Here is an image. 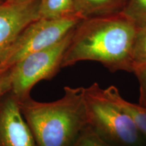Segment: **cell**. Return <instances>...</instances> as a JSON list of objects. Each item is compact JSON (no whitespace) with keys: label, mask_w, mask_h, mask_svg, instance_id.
I'll list each match as a JSON object with an SVG mask.
<instances>
[{"label":"cell","mask_w":146,"mask_h":146,"mask_svg":"<svg viewBox=\"0 0 146 146\" xmlns=\"http://www.w3.org/2000/svg\"><path fill=\"white\" fill-rule=\"evenodd\" d=\"M137 29L120 12L84 18L73 31L62 68L90 60L112 71L133 72Z\"/></svg>","instance_id":"obj_1"},{"label":"cell","mask_w":146,"mask_h":146,"mask_svg":"<svg viewBox=\"0 0 146 146\" xmlns=\"http://www.w3.org/2000/svg\"><path fill=\"white\" fill-rule=\"evenodd\" d=\"M60 99L39 102L31 97L19 102L38 146H72L88 125L84 87H65Z\"/></svg>","instance_id":"obj_2"},{"label":"cell","mask_w":146,"mask_h":146,"mask_svg":"<svg viewBox=\"0 0 146 146\" xmlns=\"http://www.w3.org/2000/svg\"><path fill=\"white\" fill-rule=\"evenodd\" d=\"M88 125L108 142L137 146L141 134L131 116L106 98L98 83L84 88Z\"/></svg>","instance_id":"obj_3"},{"label":"cell","mask_w":146,"mask_h":146,"mask_svg":"<svg viewBox=\"0 0 146 146\" xmlns=\"http://www.w3.org/2000/svg\"><path fill=\"white\" fill-rule=\"evenodd\" d=\"M74 29L58 43L25 56L11 67L10 94L18 102L29 98L36 83L51 79L62 68Z\"/></svg>","instance_id":"obj_4"},{"label":"cell","mask_w":146,"mask_h":146,"mask_svg":"<svg viewBox=\"0 0 146 146\" xmlns=\"http://www.w3.org/2000/svg\"><path fill=\"white\" fill-rule=\"evenodd\" d=\"M83 18L77 15L58 19L39 18L27 26L0 58V68H10L25 56L56 44Z\"/></svg>","instance_id":"obj_5"},{"label":"cell","mask_w":146,"mask_h":146,"mask_svg":"<svg viewBox=\"0 0 146 146\" xmlns=\"http://www.w3.org/2000/svg\"><path fill=\"white\" fill-rule=\"evenodd\" d=\"M40 1L0 4V58L24 29L39 19Z\"/></svg>","instance_id":"obj_6"},{"label":"cell","mask_w":146,"mask_h":146,"mask_svg":"<svg viewBox=\"0 0 146 146\" xmlns=\"http://www.w3.org/2000/svg\"><path fill=\"white\" fill-rule=\"evenodd\" d=\"M0 146H36L19 102L10 93L0 100Z\"/></svg>","instance_id":"obj_7"},{"label":"cell","mask_w":146,"mask_h":146,"mask_svg":"<svg viewBox=\"0 0 146 146\" xmlns=\"http://www.w3.org/2000/svg\"><path fill=\"white\" fill-rule=\"evenodd\" d=\"M127 0H74L75 14L83 18L120 12Z\"/></svg>","instance_id":"obj_8"},{"label":"cell","mask_w":146,"mask_h":146,"mask_svg":"<svg viewBox=\"0 0 146 146\" xmlns=\"http://www.w3.org/2000/svg\"><path fill=\"white\" fill-rule=\"evenodd\" d=\"M103 92L107 98L131 116L139 131L146 136V106L128 102L121 96L114 86L103 89Z\"/></svg>","instance_id":"obj_9"},{"label":"cell","mask_w":146,"mask_h":146,"mask_svg":"<svg viewBox=\"0 0 146 146\" xmlns=\"http://www.w3.org/2000/svg\"><path fill=\"white\" fill-rule=\"evenodd\" d=\"M76 15L74 0H41L39 8V18L58 19Z\"/></svg>","instance_id":"obj_10"},{"label":"cell","mask_w":146,"mask_h":146,"mask_svg":"<svg viewBox=\"0 0 146 146\" xmlns=\"http://www.w3.org/2000/svg\"><path fill=\"white\" fill-rule=\"evenodd\" d=\"M120 12L139 28L146 24V0H127Z\"/></svg>","instance_id":"obj_11"},{"label":"cell","mask_w":146,"mask_h":146,"mask_svg":"<svg viewBox=\"0 0 146 146\" xmlns=\"http://www.w3.org/2000/svg\"><path fill=\"white\" fill-rule=\"evenodd\" d=\"M72 146H112L91 126L87 125Z\"/></svg>","instance_id":"obj_12"},{"label":"cell","mask_w":146,"mask_h":146,"mask_svg":"<svg viewBox=\"0 0 146 146\" xmlns=\"http://www.w3.org/2000/svg\"><path fill=\"white\" fill-rule=\"evenodd\" d=\"M133 45V58L135 63L146 62V24L137 28Z\"/></svg>","instance_id":"obj_13"},{"label":"cell","mask_w":146,"mask_h":146,"mask_svg":"<svg viewBox=\"0 0 146 146\" xmlns=\"http://www.w3.org/2000/svg\"><path fill=\"white\" fill-rule=\"evenodd\" d=\"M133 72L135 74L139 83L141 105L146 106V62L135 63Z\"/></svg>","instance_id":"obj_14"},{"label":"cell","mask_w":146,"mask_h":146,"mask_svg":"<svg viewBox=\"0 0 146 146\" xmlns=\"http://www.w3.org/2000/svg\"><path fill=\"white\" fill-rule=\"evenodd\" d=\"M11 89V68H0V100L7 94Z\"/></svg>","instance_id":"obj_15"},{"label":"cell","mask_w":146,"mask_h":146,"mask_svg":"<svg viewBox=\"0 0 146 146\" xmlns=\"http://www.w3.org/2000/svg\"><path fill=\"white\" fill-rule=\"evenodd\" d=\"M28 1H30V0H5V2L9 3H21Z\"/></svg>","instance_id":"obj_16"},{"label":"cell","mask_w":146,"mask_h":146,"mask_svg":"<svg viewBox=\"0 0 146 146\" xmlns=\"http://www.w3.org/2000/svg\"><path fill=\"white\" fill-rule=\"evenodd\" d=\"M5 1V0H0V4H1V3H4Z\"/></svg>","instance_id":"obj_17"}]
</instances>
